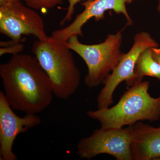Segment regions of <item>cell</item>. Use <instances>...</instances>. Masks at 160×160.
Segmentation results:
<instances>
[{
  "label": "cell",
  "mask_w": 160,
  "mask_h": 160,
  "mask_svg": "<svg viewBox=\"0 0 160 160\" xmlns=\"http://www.w3.org/2000/svg\"><path fill=\"white\" fill-rule=\"evenodd\" d=\"M158 11L160 13V0L159 2L158 5Z\"/></svg>",
  "instance_id": "e0dca14e"
},
{
  "label": "cell",
  "mask_w": 160,
  "mask_h": 160,
  "mask_svg": "<svg viewBox=\"0 0 160 160\" xmlns=\"http://www.w3.org/2000/svg\"><path fill=\"white\" fill-rule=\"evenodd\" d=\"M4 94L12 108L25 114H38L51 105V82L35 57L12 55L0 65Z\"/></svg>",
  "instance_id": "6da1fadb"
},
{
  "label": "cell",
  "mask_w": 160,
  "mask_h": 160,
  "mask_svg": "<svg viewBox=\"0 0 160 160\" xmlns=\"http://www.w3.org/2000/svg\"><path fill=\"white\" fill-rule=\"evenodd\" d=\"M82 0H68L69 6L67 8V12L66 15L60 22V25L63 26L66 22H69L72 19V16L74 12L75 6ZM93 1V0H89Z\"/></svg>",
  "instance_id": "5bb4252c"
},
{
  "label": "cell",
  "mask_w": 160,
  "mask_h": 160,
  "mask_svg": "<svg viewBox=\"0 0 160 160\" xmlns=\"http://www.w3.org/2000/svg\"><path fill=\"white\" fill-rule=\"evenodd\" d=\"M152 53L155 59L159 63L160 66V49L157 48H152Z\"/></svg>",
  "instance_id": "9a60e30c"
},
{
  "label": "cell",
  "mask_w": 160,
  "mask_h": 160,
  "mask_svg": "<svg viewBox=\"0 0 160 160\" xmlns=\"http://www.w3.org/2000/svg\"><path fill=\"white\" fill-rule=\"evenodd\" d=\"M66 42L49 37L33 43L32 52L51 82L55 96L67 100L76 92L81 81V72L73 54Z\"/></svg>",
  "instance_id": "3957f363"
},
{
  "label": "cell",
  "mask_w": 160,
  "mask_h": 160,
  "mask_svg": "<svg viewBox=\"0 0 160 160\" xmlns=\"http://www.w3.org/2000/svg\"><path fill=\"white\" fill-rule=\"evenodd\" d=\"M26 5L35 10L52 9L63 3V0H24Z\"/></svg>",
  "instance_id": "4fadbf2b"
},
{
  "label": "cell",
  "mask_w": 160,
  "mask_h": 160,
  "mask_svg": "<svg viewBox=\"0 0 160 160\" xmlns=\"http://www.w3.org/2000/svg\"><path fill=\"white\" fill-rule=\"evenodd\" d=\"M131 126L121 129H96L88 137L81 139L77 145L81 158L91 160L99 155L112 156L118 160H132Z\"/></svg>",
  "instance_id": "5b68a950"
},
{
  "label": "cell",
  "mask_w": 160,
  "mask_h": 160,
  "mask_svg": "<svg viewBox=\"0 0 160 160\" xmlns=\"http://www.w3.org/2000/svg\"><path fill=\"white\" fill-rule=\"evenodd\" d=\"M26 40L11 39L9 41H3L0 42V56L6 54L14 55L20 53L24 50V42Z\"/></svg>",
  "instance_id": "7c38bea8"
},
{
  "label": "cell",
  "mask_w": 160,
  "mask_h": 160,
  "mask_svg": "<svg viewBox=\"0 0 160 160\" xmlns=\"http://www.w3.org/2000/svg\"><path fill=\"white\" fill-rule=\"evenodd\" d=\"M124 29L115 34L109 35L104 42L99 44H83L79 42L77 35L72 36L66 42V46L86 63L88 73L85 82L89 89L104 83L119 63L124 54L121 51L122 32Z\"/></svg>",
  "instance_id": "277c9868"
},
{
  "label": "cell",
  "mask_w": 160,
  "mask_h": 160,
  "mask_svg": "<svg viewBox=\"0 0 160 160\" xmlns=\"http://www.w3.org/2000/svg\"><path fill=\"white\" fill-rule=\"evenodd\" d=\"M0 32L15 40H26L23 36L29 35L39 40L49 37L42 18L20 0L0 6Z\"/></svg>",
  "instance_id": "52a82bcc"
},
{
  "label": "cell",
  "mask_w": 160,
  "mask_h": 160,
  "mask_svg": "<svg viewBox=\"0 0 160 160\" xmlns=\"http://www.w3.org/2000/svg\"><path fill=\"white\" fill-rule=\"evenodd\" d=\"M131 126L132 160H160V126L138 122Z\"/></svg>",
  "instance_id": "30bf717a"
},
{
  "label": "cell",
  "mask_w": 160,
  "mask_h": 160,
  "mask_svg": "<svg viewBox=\"0 0 160 160\" xmlns=\"http://www.w3.org/2000/svg\"><path fill=\"white\" fill-rule=\"evenodd\" d=\"M158 47V44L149 32H141L135 35L131 49L124 53L118 66L104 81V87L98 96V109L108 108L113 103V93L120 83L125 81L127 86H131L136 82L135 67L141 52Z\"/></svg>",
  "instance_id": "8992f818"
},
{
  "label": "cell",
  "mask_w": 160,
  "mask_h": 160,
  "mask_svg": "<svg viewBox=\"0 0 160 160\" xmlns=\"http://www.w3.org/2000/svg\"><path fill=\"white\" fill-rule=\"evenodd\" d=\"M151 48L142 52L138 58L134 69L136 82L142 81L145 76L160 80V66L153 58Z\"/></svg>",
  "instance_id": "8fae6325"
},
{
  "label": "cell",
  "mask_w": 160,
  "mask_h": 160,
  "mask_svg": "<svg viewBox=\"0 0 160 160\" xmlns=\"http://www.w3.org/2000/svg\"><path fill=\"white\" fill-rule=\"evenodd\" d=\"M41 121L37 114L20 117L15 114L3 91H0V160H17L12 150L17 137L39 126Z\"/></svg>",
  "instance_id": "ba28073f"
},
{
  "label": "cell",
  "mask_w": 160,
  "mask_h": 160,
  "mask_svg": "<svg viewBox=\"0 0 160 160\" xmlns=\"http://www.w3.org/2000/svg\"><path fill=\"white\" fill-rule=\"evenodd\" d=\"M149 82H137L111 108L87 112L89 118L97 120L101 128L121 129L142 121L151 122L160 119V97H152L148 90Z\"/></svg>",
  "instance_id": "7a4b0ae2"
},
{
  "label": "cell",
  "mask_w": 160,
  "mask_h": 160,
  "mask_svg": "<svg viewBox=\"0 0 160 160\" xmlns=\"http://www.w3.org/2000/svg\"><path fill=\"white\" fill-rule=\"evenodd\" d=\"M135 0H87L82 3L85 7L82 12L78 14L74 21L65 28L52 32L51 37L59 42H66L72 36L83 37L82 28L89 20L94 18L97 21L105 18V12L111 10L118 14L125 16L127 23L126 26H131L133 22L129 16L126 4H131Z\"/></svg>",
  "instance_id": "9c48e42d"
},
{
  "label": "cell",
  "mask_w": 160,
  "mask_h": 160,
  "mask_svg": "<svg viewBox=\"0 0 160 160\" xmlns=\"http://www.w3.org/2000/svg\"><path fill=\"white\" fill-rule=\"evenodd\" d=\"M15 1H17V0H0V6H3L7 3Z\"/></svg>",
  "instance_id": "2e32d148"
}]
</instances>
